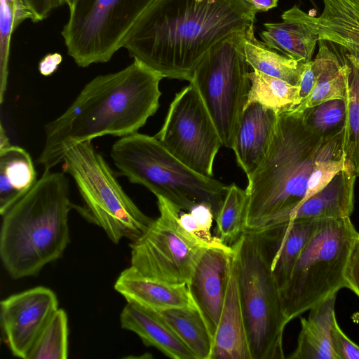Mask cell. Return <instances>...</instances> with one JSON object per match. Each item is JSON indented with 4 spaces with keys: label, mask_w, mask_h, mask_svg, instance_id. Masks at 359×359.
Wrapping results in <instances>:
<instances>
[{
    "label": "cell",
    "mask_w": 359,
    "mask_h": 359,
    "mask_svg": "<svg viewBox=\"0 0 359 359\" xmlns=\"http://www.w3.org/2000/svg\"><path fill=\"white\" fill-rule=\"evenodd\" d=\"M257 13L245 0H155L123 47L163 78L190 81L207 52L254 24Z\"/></svg>",
    "instance_id": "obj_1"
},
{
    "label": "cell",
    "mask_w": 359,
    "mask_h": 359,
    "mask_svg": "<svg viewBox=\"0 0 359 359\" xmlns=\"http://www.w3.org/2000/svg\"><path fill=\"white\" fill-rule=\"evenodd\" d=\"M162 79L135 60L118 72L93 79L61 115L45 125L37 163L51 170L62 163L65 151L74 144L137 133L159 107Z\"/></svg>",
    "instance_id": "obj_2"
},
{
    "label": "cell",
    "mask_w": 359,
    "mask_h": 359,
    "mask_svg": "<svg viewBox=\"0 0 359 359\" xmlns=\"http://www.w3.org/2000/svg\"><path fill=\"white\" fill-rule=\"evenodd\" d=\"M344 130L323 139L306 127L302 111L278 114L266 156L248 177L243 232L266 230L290 222V212L306 197L316 165L327 158L344 156Z\"/></svg>",
    "instance_id": "obj_3"
},
{
    "label": "cell",
    "mask_w": 359,
    "mask_h": 359,
    "mask_svg": "<svg viewBox=\"0 0 359 359\" xmlns=\"http://www.w3.org/2000/svg\"><path fill=\"white\" fill-rule=\"evenodd\" d=\"M45 170L35 184L3 215L0 256L13 279L38 274L60 258L69 238V180L65 172Z\"/></svg>",
    "instance_id": "obj_4"
},
{
    "label": "cell",
    "mask_w": 359,
    "mask_h": 359,
    "mask_svg": "<svg viewBox=\"0 0 359 359\" xmlns=\"http://www.w3.org/2000/svg\"><path fill=\"white\" fill-rule=\"evenodd\" d=\"M288 222L266 230L244 231L231 246L251 359L285 358L283 332L289 322L273 264Z\"/></svg>",
    "instance_id": "obj_5"
},
{
    "label": "cell",
    "mask_w": 359,
    "mask_h": 359,
    "mask_svg": "<svg viewBox=\"0 0 359 359\" xmlns=\"http://www.w3.org/2000/svg\"><path fill=\"white\" fill-rule=\"evenodd\" d=\"M110 156L119 173L130 183L147 188L177 208L189 212L197 203L210 206L215 218L228 186L203 176L175 157L155 136L135 133L120 137Z\"/></svg>",
    "instance_id": "obj_6"
},
{
    "label": "cell",
    "mask_w": 359,
    "mask_h": 359,
    "mask_svg": "<svg viewBox=\"0 0 359 359\" xmlns=\"http://www.w3.org/2000/svg\"><path fill=\"white\" fill-rule=\"evenodd\" d=\"M358 233L350 217L320 220L280 290L288 322L346 287L345 269Z\"/></svg>",
    "instance_id": "obj_7"
},
{
    "label": "cell",
    "mask_w": 359,
    "mask_h": 359,
    "mask_svg": "<svg viewBox=\"0 0 359 359\" xmlns=\"http://www.w3.org/2000/svg\"><path fill=\"white\" fill-rule=\"evenodd\" d=\"M62 171L69 175L84 202L81 211L118 244L123 238L137 239L153 219L124 191L113 171L92 144L86 140L65 151Z\"/></svg>",
    "instance_id": "obj_8"
},
{
    "label": "cell",
    "mask_w": 359,
    "mask_h": 359,
    "mask_svg": "<svg viewBox=\"0 0 359 359\" xmlns=\"http://www.w3.org/2000/svg\"><path fill=\"white\" fill-rule=\"evenodd\" d=\"M245 30L213 46L199 62L189 81L199 93L222 146L229 149L250 88V65L243 48Z\"/></svg>",
    "instance_id": "obj_9"
},
{
    "label": "cell",
    "mask_w": 359,
    "mask_h": 359,
    "mask_svg": "<svg viewBox=\"0 0 359 359\" xmlns=\"http://www.w3.org/2000/svg\"><path fill=\"white\" fill-rule=\"evenodd\" d=\"M155 0H74L61 32L68 55L81 67L109 62Z\"/></svg>",
    "instance_id": "obj_10"
},
{
    "label": "cell",
    "mask_w": 359,
    "mask_h": 359,
    "mask_svg": "<svg viewBox=\"0 0 359 359\" xmlns=\"http://www.w3.org/2000/svg\"><path fill=\"white\" fill-rule=\"evenodd\" d=\"M159 215L130 247V266L142 275L170 284H187L208 248L181 226L182 210L158 196Z\"/></svg>",
    "instance_id": "obj_11"
},
{
    "label": "cell",
    "mask_w": 359,
    "mask_h": 359,
    "mask_svg": "<svg viewBox=\"0 0 359 359\" xmlns=\"http://www.w3.org/2000/svg\"><path fill=\"white\" fill-rule=\"evenodd\" d=\"M175 157L194 172L213 177V163L222 146L215 123L191 83L176 93L155 135Z\"/></svg>",
    "instance_id": "obj_12"
},
{
    "label": "cell",
    "mask_w": 359,
    "mask_h": 359,
    "mask_svg": "<svg viewBox=\"0 0 359 359\" xmlns=\"http://www.w3.org/2000/svg\"><path fill=\"white\" fill-rule=\"evenodd\" d=\"M57 309L56 294L43 286L12 294L1 302L2 333L14 356L28 359L38 337Z\"/></svg>",
    "instance_id": "obj_13"
},
{
    "label": "cell",
    "mask_w": 359,
    "mask_h": 359,
    "mask_svg": "<svg viewBox=\"0 0 359 359\" xmlns=\"http://www.w3.org/2000/svg\"><path fill=\"white\" fill-rule=\"evenodd\" d=\"M232 254L230 246L208 248L187 284L191 298L212 338L223 307Z\"/></svg>",
    "instance_id": "obj_14"
},
{
    "label": "cell",
    "mask_w": 359,
    "mask_h": 359,
    "mask_svg": "<svg viewBox=\"0 0 359 359\" xmlns=\"http://www.w3.org/2000/svg\"><path fill=\"white\" fill-rule=\"evenodd\" d=\"M318 17L301 10L290 9L294 15L324 40L338 46L359 65V2L355 0H322Z\"/></svg>",
    "instance_id": "obj_15"
},
{
    "label": "cell",
    "mask_w": 359,
    "mask_h": 359,
    "mask_svg": "<svg viewBox=\"0 0 359 359\" xmlns=\"http://www.w3.org/2000/svg\"><path fill=\"white\" fill-rule=\"evenodd\" d=\"M278 115L259 103L244 107L233 137L232 149L247 177L264 160L273 140Z\"/></svg>",
    "instance_id": "obj_16"
},
{
    "label": "cell",
    "mask_w": 359,
    "mask_h": 359,
    "mask_svg": "<svg viewBox=\"0 0 359 359\" xmlns=\"http://www.w3.org/2000/svg\"><path fill=\"white\" fill-rule=\"evenodd\" d=\"M114 289L128 303L159 312L194 304L187 284H170L147 277L132 266L119 274Z\"/></svg>",
    "instance_id": "obj_17"
},
{
    "label": "cell",
    "mask_w": 359,
    "mask_h": 359,
    "mask_svg": "<svg viewBox=\"0 0 359 359\" xmlns=\"http://www.w3.org/2000/svg\"><path fill=\"white\" fill-rule=\"evenodd\" d=\"M210 359H251L233 258Z\"/></svg>",
    "instance_id": "obj_18"
},
{
    "label": "cell",
    "mask_w": 359,
    "mask_h": 359,
    "mask_svg": "<svg viewBox=\"0 0 359 359\" xmlns=\"http://www.w3.org/2000/svg\"><path fill=\"white\" fill-rule=\"evenodd\" d=\"M123 329L136 334L144 345L172 359H196L191 351L156 311L128 303L120 314Z\"/></svg>",
    "instance_id": "obj_19"
},
{
    "label": "cell",
    "mask_w": 359,
    "mask_h": 359,
    "mask_svg": "<svg viewBox=\"0 0 359 359\" xmlns=\"http://www.w3.org/2000/svg\"><path fill=\"white\" fill-rule=\"evenodd\" d=\"M355 178L349 169L340 170L323 189L296 207L289 221L350 217L354 209Z\"/></svg>",
    "instance_id": "obj_20"
},
{
    "label": "cell",
    "mask_w": 359,
    "mask_h": 359,
    "mask_svg": "<svg viewBox=\"0 0 359 359\" xmlns=\"http://www.w3.org/2000/svg\"><path fill=\"white\" fill-rule=\"evenodd\" d=\"M336 294L329 296L309 311L307 319L301 318V330L296 349L290 359H337L331 343V328L335 317Z\"/></svg>",
    "instance_id": "obj_21"
},
{
    "label": "cell",
    "mask_w": 359,
    "mask_h": 359,
    "mask_svg": "<svg viewBox=\"0 0 359 359\" xmlns=\"http://www.w3.org/2000/svg\"><path fill=\"white\" fill-rule=\"evenodd\" d=\"M282 22H266L259 34L262 41L270 48L300 62L312 59L318 36L299 21L290 9L281 15Z\"/></svg>",
    "instance_id": "obj_22"
},
{
    "label": "cell",
    "mask_w": 359,
    "mask_h": 359,
    "mask_svg": "<svg viewBox=\"0 0 359 359\" xmlns=\"http://www.w3.org/2000/svg\"><path fill=\"white\" fill-rule=\"evenodd\" d=\"M30 154L11 144L0 149V214L3 215L36 182Z\"/></svg>",
    "instance_id": "obj_23"
},
{
    "label": "cell",
    "mask_w": 359,
    "mask_h": 359,
    "mask_svg": "<svg viewBox=\"0 0 359 359\" xmlns=\"http://www.w3.org/2000/svg\"><path fill=\"white\" fill-rule=\"evenodd\" d=\"M254 29V24L250 25L244 35V53L249 65L254 70L299 86L304 63L269 48L255 37Z\"/></svg>",
    "instance_id": "obj_24"
},
{
    "label": "cell",
    "mask_w": 359,
    "mask_h": 359,
    "mask_svg": "<svg viewBox=\"0 0 359 359\" xmlns=\"http://www.w3.org/2000/svg\"><path fill=\"white\" fill-rule=\"evenodd\" d=\"M196 359H210L213 338L195 304L157 312Z\"/></svg>",
    "instance_id": "obj_25"
},
{
    "label": "cell",
    "mask_w": 359,
    "mask_h": 359,
    "mask_svg": "<svg viewBox=\"0 0 359 359\" xmlns=\"http://www.w3.org/2000/svg\"><path fill=\"white\" fill-rule=\"evenodd\" d=\"M250 88L245 107L259 103L278 115L294 110L299 104V86L257 70L249 73Z\"/></svg>",
    "instance_id": "obj_26"
},
{
    "label": "cell",
    "mask_w": 359,
    "mask_h": 359,
    "mask_svg": "<svg viewBox=\"0 0 359 359\" xmlns=\"http://www.w3.org/2000/svg\"><path fill=\"white\" fill-rule=\"evenodd\" d=\"M320 220L304 219L288 222L273 264V273L279 290L288 280L299 256L317 230Z\"/></svg>",
    "instance_id": "obj_27"
},
{
    "label": "cell",
    "mask_w": 359,
    "mask_h": 359,
    "mask_svg": "<svg viewBox=\"0 0 359 359\" xmlns=\"http://www.w3.org/2000/svg\"><path fill=\"white\" fill-rule=\"evenodd\" d=\"M344 56L351 72L346 99L343 149L347 168L357 177L359 175V65L347 54L344 53Z\"/></svg>",
    "instance_id": "obj_28"
},
{
    "label": "cell",
    "mask_w": 359,
    "mask_h": 359,
    "mask_svg": "<svg viewBox=\"0 0 359 359\" xmlns=\"http://www.w3.org/2000/svg\"><path fill=\"white\" fill-rule=\"evenodd\" d=\"M247 203L245 189L236 184L228 186L219 212L215 218L216 236L227 246L231 247L243 232Z\"/></svg>",
    "instance_id": "obj_29"
},
{
    "label": "cell",
    "mask_w": 359,
    "mask_h": 359,
    "mask_svg": "<svg viewBox=\"0 0 359 359\" xmlns=\"http://www.w3.org/2000/svg\"><path fill=\"white\" fill-rule=\"evenodd\" d=\"M32 15L23 0H0V102L3 103L8 76L11 39L13 32Z\"/></svg>",
    "instance_id": "obj_30"
},
{
    "label": "cell",
    "mask_w": 359,
    "mask_h": 359,
    "mask_svg": "<svg viewBox=\"0 0 359 359\" xmlns=\"http://www.w3.org/2000/svg\"><path fill=\"white\" fill-rule=\"evenodd\" d=\"M68 333L67 315L57 309L38 337L28 359L67 358Z\"/></svg>",
    "instance_id": "obj_31"
},
{
    "label": "cell",
    "mask_w": 359,
    "mask_h": 359,
    "mask_svg": "<svg viewBox=\"0 0 359 359\" xmlns=\"http://www.w3.org/2000/svg\"><path fill=\"white\" fill-rule=\"evenodd\" d=\"M302 111L306 127L323 139L332 137L344 130L346 104L344 100H329Z\"/></svg>",
    "instance_id": "obj_32"
},
{
    "label": "cell",
    "mask_w": 359,
    "mask_h": 359,
    "mask_svg": "<svg viewBox=\"0 0 359 359\" xmlns=\"http://www.w3.org/2000/svg\"><path fill=\"white\" fill-rule=\"evenodd\" d=\"M181 212L179 217L181 226L204 245L208 247L227 246L211 233L215 215L210 205L197 203L188 212Z\"/></svg>",
    "instance_id": "obj_33"
},
{
    "label": "cell",
    "mask_w": 359,
    "mask_h": 359,
    "mask_svg": "<svg viewBox=\"0 0 359 359\" xmlns=\"http://www.w3.org/2000/svg\"><path fill=\"white\" fill-rule=\"evenodd\" d=\"M346 168H348L344 156L330 158L320 161L309 179L304 200L323 189L340 170Z\"/></svg>",
    "instance_id": "obj_34"
},
{
    "label": "cell",
    "mask_w": 359,
    "mask_h": 359,
    "mask_svg": "<svg viewBox=\"0 0 359 359\" xmlns=\"http://www.w3.org/2000/svg\"><path fill=\"white\" fill-rule=\"evenodd\" d=\"M330 338L337 359H359V346L341 331L337 321L331 328Z\"/></svg>",
    "instance_id": "obj_35"
},
{
    "label": "cell",
    "mask_w": 359,
    "mask_h": 359,
    "mask_svg": "<svg viewBox=\"0 0 359 359\" xmlns=\"http://www.w3.org/2000/svg\"><path fill=\"white\" fill-rule=\"evenodd\" d=\"M346 287L359 297V232L353 245L344 273Z\"/></svg>",
    "instance_id": "obj_36"
},
{
    "label": "cell",
    "mask_w": 359,
    "mask_h": 359,
    "mask_svg": "<svg viewBox=\"0 0 359 359\" xmlns=\"http://www.w3.org/2000/svg\"><path fill=\"white\" fill-rule=\"evenodd\" d=\"M74 0H23L32 15V21L37 22L46 18L49 14L60 6L67 5Z\"/></svg>",
    "instance_id": "obj_37"
},
{
    "label": "cell",
    "mask_w": 359,
    "mask_h": 359,
    "mask_svg": "<svg viewBox=\"0 0 359 359\" xmlns=\"http://www.w3.org/2000/svg\"><path fill=\"white\" fill-rule=\"evenodd\" d=\"M62 61V56L58 53L46 55L39 63V71L45 76L53 74Z\"/></svg>",
    "instance_id": "obj_38"
},
{
    "label": "cell",
    "mask_w": 359,
    "mask_h": 359,
    "mask_svg": "<svg viewBox=\"0 0 359 359\" xmlns=\"http://www.w3.org/2000/svg\"><path fill=\"white\" fill-rule=\"evenodd\" d=\"M255 10L265 12L277 6L278 0H245Z\"/></svg>",
    "instance_id": "obj_39"
},
{
    "label": "cell",
    "mask_w": 359,
    "mask_h": 359,
    "mask_svg": "<svg viewBox=\"0 0 359 359\" xmlns=\"http://www.w3.org/2000/svg\"><path fill=\"white\" fill-rule=\"evenodd\" d=\"M11 144L9 142L8 136L4 130L3 125L1 124L0 126V149H4L10 146Z\"/></svg>",
    "instance_id": "obj_40"
},
{
    "label": "cell",
    "mask_w": 359,
    "mask_h": 359,
    "mask_svg": "<svg viewBox=\"0 0 359 359\" xmlns=\"http://www.w3.org/2000/svg\"><path fill=\"white\" fill-rule=\"evenodd\" d=\"M309 1L313 4V5H314V6H315V3L313 2V0H309Z\"/></svg>",
    "instance_id": "obj_41"
},
{
    "label": "cell",
    "mask_w": 359,
    "mask_h": 359,
    "mask_svg": "<svg viewBox=\"0 0 359 359\" xmlns=\"http://www.w3.org/2000/svg\"><path fill=\"white\" fill-rule=\"evenodd\" d=\"M355 1H358V2H359V0H355Z\"/></svg>",
    "instance_id": "obj_42"
}]
</instances>
